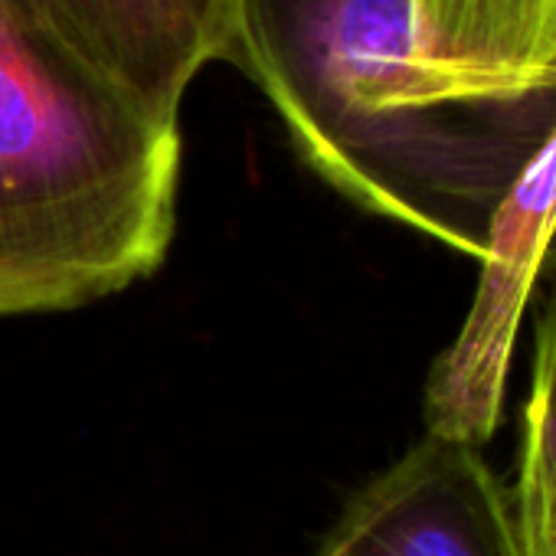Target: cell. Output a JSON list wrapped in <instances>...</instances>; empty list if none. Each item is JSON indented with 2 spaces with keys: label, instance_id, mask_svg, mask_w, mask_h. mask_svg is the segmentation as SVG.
Listing matches in <instances>:
<instances>
[{
  "label": "cell",
  "instance_id": "6da1fadb",
  "mask_svg": "<svg viewBox=\"0 0 556 556\" xmlns=\"http://www.w3.org/2000/svg\"><path fill=\"white\" fill-rule=\"evenodd\" d=\"M180 157V122L0 0V318L73 312L154 275Z\"/></svg>",
  "mask_w": 556,
  "mask_h": 556
},
{
  "label": "cell",
  "instance_id": "7a4b0ae2",
  "mask_svg": "<svg viewBox=\"0 0 556 556\" xmlns=\"http://www.w3.org/2000/svg\"><path fill=\"white\" fill-rule=\"evenodd\" d=\"M556 268V122L533 157L504 190L488 223L475 302L455 341L426 380V435L481 448L507 390L520 318L540 282Z\"/></svg>",
  "mask_w": 556,
  "mask_h": 556
},
{
  "label": "cell",
  "instance_id": "3957f363",
  "mask_svg": "<svg viewBox=\"0 0 556 556\" xmlns=\"http://www.w3.org/2000/svg\"><path fill=\"white\" fill-rule=\"evenodd\" d=\"M315 556H530L514 494L481 448L422 435L367 481Z\"/></svg>",
  "mask_w": 556,
  "mask_h": 556
},
{
  "label": "cell",
  "instance_id": "277c9868",
  "mask_svg": "<svg viewBox=\"0 0 556 556\" xmlns=\"http://www.w3.org/2000/svg\"><path fill=\"white\" fill-rule=\"evenodd\" d=\"M83 63L138 99L148 112L180 122L193 79L232 63L239 0H21Z\"/></svg>",
  "mask_w": 556,
  "mask_h": 556
},
{
  "label": "cell",
  "instance_id": "5b68a950",
  "mask_svg": "<svg viewBox=\"0 0 556 556\" xmlns=\"http://www.w3.org/2000/svg\"><path fill=\"white\" fill-rule=\"evenodd\" d=\"M439 73L556 76V0H393Z\"/></svg>",
  "mask_w": 556,
  "mask_h": 556
},
{
  "label": "cell",
  "instance_id": "8992f818",
  "mask_svg": "<svg viewBox=\"0 0 556 556\" xmlns=\"http://www.w3.org/2000/svg\"><path fill=\"white\" fill-rule=\"evenodd\" d=\"M514 507L527 540V553L556 536V268L553 292L536 321L530 393L523 406V448Z\"/></svg>",
  "mask_w": 556,
  "mask_h": 556
},
{
  "label": "cell",
  "instance_id": "52a82bcc",
  "mask_svg": "<svg viewBox=\"0 0 556 556\" xmlns=\"http://www.w3.org/2000/svg\"><path fill=\"white\" fill-rule=\"evenodd\" d=\"M530 556H556V536H553V540H546V543H543L540 549H533Z\"/></svg>",
  "mask_w": 556,
  "mask_h": 556
}]
</instances>
